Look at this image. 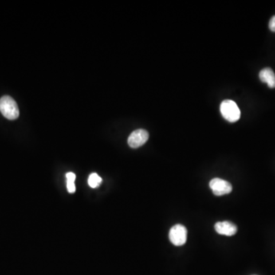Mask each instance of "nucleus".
Returning <instances> with one entry per match:
<instances>
[{
    "label": "nucleus",
    "mask_w": 275,
    "mask_h": 275,
    "mask_svg": "<svg viewBox=\"0 0 275 275\" xmlns=\"http://www.w3.org/2000/svg\"><path fill=\"white\" fill-rule=\"evenodd\" d=\"M0 112L9 120H15L19 116L18 105L14 99L9 96H4L0 99Z\"/></svg>",
    "instance_id": "nucleus-1"
},
{
    "label": "nucleus",
    "mask_w": 275,
    "mask_h": 275,
    "mask_svg": "<svg viewBox=\"0 0 275 275\" xmlns=\"http://www.w3.org/2000/svg\"><path fill=\"white\" fill-rule=\"evenodd\" d=\"M220 112L224 119L230 123L237 122L241 116V112L238 106L233 100H225L220 105Z\"/></svg>",
    "instance_id": "nucleus-2"
},
{
    "label": "nucleus",
    "mask_w": 275,
    "mask_h": 275,
    "mask_svg": "<svg viewBox=\"0 0 275 275\" xmlns=\"http://www.w3.org/2000/svg\"><path fill=\"white\" fill-rule=\"evenodd\" d=\"M187 230L184 225L177 224L170 229L169 238L171 243L176 246H181L186 243Z\"/></svg>",
    "instance_id": "nucleus-3"
},
{
    "label": "nucleus",
    "mask_w": 275,
    "mask_h": 275,
    "mask_svg": "<svg viewBox=\"0 0 275 275\" xmlns=\"http://www.w3.org/2000/svg\"><path fill=\"white\" fill-rule=\"evenodd\" d=\"M210 187L213 190V194L219 197L230 194L233 190V186L229 182L220 178L212 179L210 182Z\"/></svg>",
    "instance_id": "nucleus-4"
},
{
    "label": "nucleus",
    "mask_w": 275,
    "mask_h": 275,
    "mask_svg": "<svg viewBox=\"0 0 275 275\" xmlns=\"http://www.w3.org/2000/svg\"><path fill=\"white\" fill-rule=\"evenodd\" d=\"M149 138V134L146 130L138 129L132 131L128 139V144L132 148L141 147L146 143Z\"/></svg>",
    "instance_id": "nucleus-5"
},
{
    "label": "nucleus",
    "mask_w": 275,
    "mask_h": 275,
    "mask_svg": "<svg viewBox=\"0 0 275 275\" xmlns=\"http://www.w3.org/2000/svg\"><path fill=\"white\" fill-rule=\"evenodd\" d=\"M215 229L217 233L225 236H233L237 233V226L229 221L217 222Z\"/></svg>",
    "instance_id": "nucleus-6"
},
{
    "label": "nucleus",
    "mask_w": 275,
    "mask_h": 275,
    "mask_svg": "<svg viewBox=\"0 0 275 275\" xmlns=\"http://www.w3.org/2000/svg\"><path fill=\"white\" fill-rule=\"evenodd\" d=\"M259 78L261 82L266 83L272 89L275 88V74L272 68H267L261 70Z\"/></svg>",
    "instance_id": "nucleus-7"
},
{
    "label": "nucleus",
    "mask_w": 275,
    "mask_h": 275,
    "mask_svg": "<svg viewBox=\"0 0 275 275\" xmlns=\"http://www.w3.org/2000/svg\"><path fill=\"white\" fill-rule=\"evenodd\" d=\"M102 183V178L97 174H91L88 179V183L92 188H96L100 186Z\"/></svg>",
    "instance_id": "nucleus-8"
},
{
    "label": "nucleus",
    "mask_w": 275,
    "mask_h": 275,
    "mask_svg": "<svg viewBox=\"0 0 275 275\" xmlns=\"http://www.w3.org/2000/svg\"><path fill=\"white\" fill-rule=\"evenodd\" d=\"M67 187L68 190L71 194H73L76 191V186H75L74 182H71V181H67Z\"/></svg>",
    "instance_id": "nucleus-9"
},
{
    "label": "nucleus",
    "mask_w": 275,
    "mask_h": 275,
    "mask_svg": "<svg viewBox=\"0 0 275 275\" xmlns=\"http://www.w3.org/2000/svg\"><path fill=\"white\" fill-rule=\"evenodd\" d=\"M66 178H67V181L74 182L75 180H76V175L73 173L69 172L66 174Z\"/></svg>",
    "instance_id": "nucleus-10"
},
{
    "label": "nucleus",
    "mask_w": 275,
    "mask_h": 275,
    "mask_svg": "<svg viewBox=\"0 0 275 275\" xmlns=\"http://www.w3.org/2000/svg\"><path fill=\"white\" fill-rule=\"evenodd\" d=\"M269 29L272 32H275V16H274L269 21Z\"/></svg>",
    "instance_id": "nucleus-11"
}]
</instances>
